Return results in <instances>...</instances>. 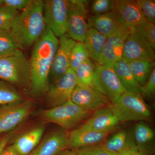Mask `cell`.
<instances>
[{
	"label": "cell",
	"instance_id": "6da1fadb",
	"mask_svg": "<svg viewBox=\"0 0 155 155\" xmlns=\"http://www.w3.org/2000/svg\"><path fill=\"white\" fill-rule=\"evenodd\" d=\"M59 40L49 28L34 45L29 62L31 91L35 96L47 93L49 77L54 57L58 49Z\"/></svg>",
	"mask_w": 155,
	"mask_h": 155
},
{
	"label": "cell",
	"instance_id": "7a4b0ae2",
	"mask_svg": "<svg viewBox=\"0 0 155 155\" xmlns=\"http://www.w3.org/2000/svg\"><path fill=\"white\" fill-rule=\"evenodd\" d=\"M43 12V1L31 0L15 17L11 32L20 50L30 48L46 29Z\"/></svg>",
	"mask_w": 155,
	"mask_h": 155
},
{
	"label": "cell",
	"instance_id": "3957f363",
	"mask_svg": "<svg viewBox=\"0 0 155 155\" xmlns=\"http://www.w3.org/2000/svg\"><path fill=\"white\" fill-rule=\"evenodd\" d=\"M109 107L119 121H147L151 112L141 95L125 91L111 102Z\"/></svg>",
	"mask_w": 155,
	"mask_h": 155
},
{
	"label": "cell",
	"instance_id": "277c9868",
	"mask_svg": "<svg viewBox=\"0 0 155 155\" xmlns=\"http://www.w3.org/2000/svg\"><path fill=\"white\" fill-rule=\"evenodd\" d=\"M39 114L44 121L55 123L67 130L74 128L87 119L90 112L83 110L70 101L58 107L42 110Z\"/></svg>",
	"mask_w": 155,
	"mask_h": 155
},
{
	"label": "cell",
	"instance_id": "5b68a950",
	"mask_svg": "<svg viewBox=\"0 0 155 155\" xmlns=\"http://www.w3.org/2000/svg\"><path fill=\"white\" fill-rule=\"evenodd\" d=\"M29 61L19 50L11 55L0 58V80L20 84L29 81Z\"/></svg>",
	"mask_w": 155,
	"mask_h": 155
},
{
	"label": "cell",
	"instance_id": "8992f818",
	"mask_svg": "<svg viewBox=\"0 0 155 155\" xmlns=\"http://www.w3.org/2000/svg\"><path fill=\"white\" fill-rule=\"evenodd\" d=\"M89 1L69 0L67 34L75 41L84 42L89 27Z\"/></svg>",
	"mask_w": 155,
	"mask_h": 155
},
{
	"label": "cell",
	"instance_id": "52a82bcc",
	"mask_svg": "<svg viewBox=\"0 0 155 155\" xmlns=\"http://www.w3.org/2000/svg\"><path fill=\"white\" fill-rule=\"evenodd\" d=\"M155 50L148 41L142 26H132L124 45L122 59L129 62L142 59L155 61Z\"/></svg>",
	"mask_w": 155,
	"mask_h": 155
},
{
	"label": "cell",
	"instance_id": "ba28073f",
	"mask_svg": "<svg viewBox=\"0 0 155 155\" xmlns=\"http://www.w3.org/2000/svg\"><path fill=\"white\" fill-rule=\"evenodd\" d=\"M69 1H43L45 24L57 37L66 34L68 29Z\"/></svg>",
	"mask_w": 155,
	"mask_h": 155
},
{
	"label": "cell",
	"instance_id": "9c48e42d",
	"mask_svg": "<svg viewBox=\"0 0 155 155\" xmlns=\"http://www.w3.org/2000/svg\"><path fill=\"white\" fill-rule=\"evenodd\" d=\"M33 104L23 100L0 106V134L13 130L32 113Z\"/></svg>",
	"mask_w": 155,
	"mask_h": 155
},
{
	"label": "cell",
	"instance_id": "30bf717a",
	"mask_svg": "<svg viewBox=\"0 0 155 155\" xmlns=\"http://www.w3.org/2000/svg\"><path fill=\"white\" fill-rule=\"evenodd\" d=\"M93 85L94 87L111 102L126 91L113 68L102 65L96 67Z\"/></svg>",
	"mask_w": 155,
	"mask_h": 155
},
{
	"label": "cell",
	"instance_id": "8fae6325",
	"mask_svg": "<svg viewBox=\"0 0 155 155\" xmlns=\"http://www.w3.org/2000/svg\"><path fill=\"white\" fill-rule=\"evenodd\" d=\"M132 26L124 25L107 38L101 54L99 65L113 68L122 59L123 48Z\"/></svg>",
	"mask_w": 155,
	"mask_h": 155
},
{
	"label": "cell",
	"instance_id": "7c38bea8",
	"mask_svg": "<svg viewBox=\"0 0 155 155\" xmlns=\"http://www.w3.org/2000/svg\"><path fill=\"white\" fill-rule=\"evenodd\" d=\"M76 85L75 71L69 68L61 78L50 85L46 93V100L51 108L71 101L72 92Z\"/></svg>",
	"mask_w": 155,
	"mask_h": 155
},
{
	"label": "cell",
	"instance_id": "4fadbf2b",
	"mask_svg": "<svg viewBox=\"0 0 155 155\" xmlns=\"http://www.w3.org/2000/svg\"><path fill=\"white\" fill-rule=\"evenodd\" d=\"M109 100L94 87L77 85L71 98L72 102L90 113L110 105Z\"/></svg>",
	"mask_w": 155,
	"mask_h": 155
},
{
	"label": "cell",
	"instance_id": "5bb4252c",
	"mask_svg": "<svg viewBox=\"0 0 155 155\" xmlns=\"http://www.w3.org/2000/svg\"><path fill=\"white\" fill-rule=\"evenodd\" d=\"M76 42L67 34L60 37L50 72L53 83L61 78L70 68V54Z\"/></svg>",
	"mask_w": 155,
	"mask_h": 155
},
{
	"label": "cell",
	"instance_id": "9a60e30c",
	"mask_svg": "<svg viewBox=\"0 0 155 155\" xmlns=\"http://www.w3.org/2000/svg\"><path fill=\"white\" fill-rule=\"evenodd\" d=\"M69 134L57 130L48 134L28 155H56L69 148Z\"/></svg>",
	"mask_w": 155,
	"mask_h": 155
},
{
	"label": "cell",
	"instance_id": "2e32d148",
	"mask_svg": "<svg viewBox=\"0 0 155 155\" xmlns=\"http://www.w3.org/2000/svg\"><path fill=\"white\" fill-rule=\"evenodd\" d=\"M108 133L96 131L81 125L69 134V148L77 150L95 146L105 139Z\"/></svg>",
	"mask_w": 155,
	"mask_h": 155
},
{
	"label": "cell",
	"instance_id": "e0dca14e",
	"mask_svg": "<svg viewBox=\"0 0 155 155\" xmlns=\"http://www.w3.org/2000/svg\"><path fill=\"white\" fill-rule=\"evenodd\" d=\"M115 11L122 24L130 26H139L147 21L137 1H115Z\"/></svg>",
	"mask_w": 155,
	"mask_h": 155
},
{
	"label": "cell",
	"instance_id": "ac0fdd59",
	"mask_svg": "<svg viewBox=\"0 0 155 155\" xmlns=\"http://www.w3.org/2000/svg\"><path fill=\"white\" fill-rule=\"evenodd\" d=\"M119 122V119L108 106L95 111L82 125L96 131L109 133Z\"/></svg>",
	"mask_w": 155,
	"mask_h": 155
},
{
	"label": "cell",
	"instance_id": "d6986e66",
	"mask_svg": "<svg viewBox=\"0 0 155 155\" xmlns=\"http://www.w3.org/2000/svg\"><path fill=\"white\" fill-rule=\"evenodd\" d=\"M45 131L43 126L34 127L19 134L13 145L21 155H28L38 145Z\"/></svg>",
	"mask_w": 155,
	"mask_h": 155
},
{
	"label": "cell",
	"instance_id": "ffe728a7",
	"mask_svg": "<svg viewBox=\"0 0 155 155\" xmlns=\"http://www.w3.org/2000/svg\"><path fill=\"white\" fill-rule=\"evenodd\" d=\"M88 25L89 28H94L108 38L123 24L120 22L116 11H114L98 16L90 15Z\"/></svg>",
	"mask_w": 155,
	"mask_h": 155
},
{
	"label": "cell",
	"instance_id": "44dd1931",
	"mask_svg": "<svg viewBox=\"0 0 155 155\" xmlns=\"http://www.w3.org/2000/svg\"><path fill=\"white\" fill-rule=\"evenodd\" d=\"M113 68L125 91L141 95V86L134 75L128 62L122 59L114 64Z\"/></svg>",
	"mask_w": 155,
	"mask_h": 155
},
{
	"label": "cell",
	"instance_id": "7402d4cb",
	"mask_svg": "<svg viewBox=\"0 0 155 155\" xmlns=\"http://www.w3.org/2000/svg\"><path fill=\"white\" fill-rule=\"evenodd\" d=\"M107 38V37L94 28H89L87 33L84 43L96 67L99 65L100 58Z\"/></svg>",
	"mask_w": 155,
	"mask_h": 155
},
{
	"label": "cell",
	"instance_id": "603a6c76",
	"mask_svg": "<svg viewBox=\"0 0 155 155\" xmlns=\"http://www.w3.org/2000/svg\"><path fill=\"white\" fill-rule=\"evenodd\" d=\"M134 138L138 150L150 153L153 152V142L155 138L153 129L148 125L140 122L136 125Z\"/></svg>",
	"mask_w": 155,
	"mask_h": 155
},
{
	"label": "cell",
	"instance_id": "cb8c5ba5",
	"mask_svg": "<svg viewBox=\"0 0 155 155\" xmlns=\"http://www.w3.org/2000/svg\"><path fill=\"white\" fill-rule=\"evenodd\" d=\"M104 148L111 152L119 154L125 150L136 146L134 138L126 130L117 132L103 144Z\"/></svg>",
	"mask_w": 155,
	"mask_h": 155
},
{
	"label": "cell",
	"instance_id": "d4e9b609",
	"mask_svg": "<svg viewBox=\"0 0 155 155\" xmlns=\"http://www.w3.org/2000/svg\"><path fill=\"white\" fill-rule=\"evenodd\" d=\"M128 63L136 80L141 86L144 85L155 68L154 61L142 59Z\"/></svg>",
	"mask_w": 155,
	"mask_h": 155
},
{
	"label": "cell",
	"instance_id": "484cf974",
	"mask_svg": "<svg viewBox=\"0 0 155 155\" xmlns=\"http://www.w3.org/2000/svg\"><path fill=\"white\" fill-rule=\"evenodd\" d=\"M96 66L90 58L83 62L75 72L77 85L94 87L93 78Z\"/></svg>",
	"mask_w": 155,
	"mask_h": 155
},
{
	"label": "cell",
	"instance_id": "4316f807",
	"mask_svg": "<svg viewBox=\"0 0 155 155\" xmlns=\"http://www.w3.org/2000/svg\"><path fill=\"white\" fill-rule=\"evenodd\" d=\"M89 58L88 50L84 43L76 42L70 54V68L75 71L78 67Z\"/></svg>",
	"mask_w": 155,
	"mask_h": 155
},
{
	"label": "cell",
	"instance_id": "83f0119b",
	"mask_svg": "<svg viewBox=\"0 0 155 155\" xmlns=\"http://www.w3.org/2000/svg\"><path fill=\"white\" fill-rule=\"evenodd\" d=\"M21 95L11 84L0 80V106L23 100Z\"/></svg>",
	"mask_w": 155,
	"mask_h": 155
},
{
	"label": "cell",
	"instance_id": "f1b7e54d",
	"mask_svg": "<svg viewBox=\"0 0 155 155\" xmlns=\"http://www.w3.org/2000/svg\"><path fill=\"white\" fill-rule=\"evenodd\" d=\"M19 50L11 31H0V58L11 55Z\"/></svg>",
	"mask_w": 155,
	"mask_h": 155
},
{
	"label": "cell",
	"instance_id": "f546056e",
	"mask_svg": "<svg viewBox=\"0 0 155 155\" xmlns=\"http://www.w3.org/2000/svg\"><path fill=\"white\" fill-rule=\"evenodd\" d=\"M19 11L3 5L0 7V31H11L15 17Z\"/></svg>",
	"mask_w": 155,
	"mask_h": 155
},
{
	"label": "cell",
	"instance_id": "4dcf8cb0",
	"mask_svg": "<svg viewBox=\"0 0 155 155\" xmlns=\"http://www.w3.org/2000/svg\"><path fill=\"white\" fill-rule=\"evenodd\" d=\"M115 11V1L95 0L92 2L89 12L91 16H98Z\"/></svg>",
	"mask_w": 155,
	"mask_h": 155
},
{
	"label": "cell",
	"instance_id": "1f68e13d",
	"mask_svg": "<svg viewBox=\"0 0 155 155\" xmlns=\"http://www.w3.org/2000/svg\"><path fill=\"white\" fill-rule=\"evenodd\" d=\"M137 1L147 21L155 24V0H138Z\"/></svg>",
	"mask_w": 155,
	"mask_h": 155
},
{
	"label": "cell",
	"instance_id": "d6a6232c",
	"mask_svg": "<svg viewBox=\"0 0 155 155\" xmlns=\"http://www.w3.org/2000/svg\"><path fill=\"white\" fill-rule=\"evenodd\" d=\"M76 150L78 155H118L116 153L111 152L104 148L101 145L81 148Z\"/></svg>",
	"mask_w": 155,
	"mask_h": 155
},
{
	"label": "cell",
	"instance_id": "836d02e7",
	"mask_svg": "<svg viewBox=\"0 0 155 155\" xmlns=\"http://www.w3.org/2000/svg\"><path fill=\"white\" fill-rule=\"evenodd\" d=\"M155 68L153 69L146 82L141 86V95L143 97L150 98L155 95Z\"/></svg>",
	"mask_w": 155,
	"mask_h": 155
},
{
	"label": "cell",
	"instance_id": "e575fe53",
	"mask_svg": "<svg viewBox=\"0 0 155 155\" xmlns=\"http://www.w3.org/2000/svg\"><path fill=\"white\" fill-rule=\"evenodd\" d=\"M144 29L146 37L152 48L155 49V25L146 21L141 25Z\"/></svg>",
	"mask_w": 155,
	"mask_h": 155
},
{
	"label": "cell",
	"instance_id": "d590c367",
	"mask_svg": "<svg viewBox=\"0 0 155 155\" xmlns=\"http://www.w3.org/2000/svg\"><path fill=\"white\" fill-rule=\"evenodd\" d=\"M31 0H4V5L18 11H22L28 6Z\"/></svg>",
	"mask_w": 155,
	"mask_h": 155
},
{
	"label": "cell",
	"instance_id": "8d00e7d4",
	"mask_svg": "<svg viewBox=\"0 0 155 155\" xmlns=\"http://www.w3.org/2000/svg\"><path fill=\"white\" fill-rule=\"evenodd\" d=\"M12 136V134H7L2 136L0 137V155L3 151V150L8 146V143L11 140Z\"/></svg>",
	"mask_w": 155,
	"mask_h": 155
},
{
	"label": "cell",
	"instance_id": "74e56055",
	"mask_svg": "<svg viewBox=\"0 0 155 155\" xmlns=\"http://www.w3.org/2000/svg\"><path fill=\"white\" fill-rule=\"evenodd\" d=\"M1 155H21L16 150L13 145L7 146L3 150Z\"/></svg>",
	"mask_w": 155,
	"mask_h": 155
},
{
	"label": "cell",
	"instance_id": "f35d334b",
	"mask_svg": "<svg viewBox=\"0 0 155 155\" xmlns=\"http://www.w3.org/2000/svg\"><path fill=\"white\" fill-rule=\"evenodd\" d=\"M56 155H78L76 150L67 148L62 151Z\"/></svg>",
	"mask_w": 155,
	"mask_h": 155
},
{
	"label": "cell",
	"instance_id": "ab89813d",
	"mask_svg": "<svg viewBox=\"0 0 155 155\" xmlns=\"http://www.w3.org/2000/svg\"><path fill=\"white\" fill-rule=\"evenodd\" d=\"M150 153L138 150L137 148L134 150L131 155H151Z\"/></svg>",
	"mask_w": 155,
	"mask_h": 155
},
{
	"label": "cell",
	"instance_id": "60d3db41",
	"mask_svg": "<svg viewBox=\"0 0 155 155\" xmlns=\"http://www.w3.org/2000/svg\"><path fill=\"white\" fill-rule=\"evenodd\" d=\"M136 148H137V147L136 146L133 147L131 148L123 151L122 152L119 153L118 155H131V154L133 152L134 150Z\"/></svg>",
	"mask_w": 155,
	"mask_h": 155
},
{
	"label": "cell",
	"instance_id": "b9f144b4",
	"mask_svg": "<svg viewBox=\"0 0 155 155\" xmlns=\"http://www.w3.org/2000/svg\"><path fill=\"white\" fill-rule=\"evenodd\" d=\"M4 5V0H0V6Z\"/></svg>",
	"mask_w": 155,
	"mask_h": 155
},
{
	"label": "cell",
	"instance_id": "7bdbcfd3",
	"mask_svg": "<svg viewBox=\"0 0 155 155\" xmlns=\"http://www.w3.org/2000/svg\"><path fill=\"white\" fill-rule=\"evenodd\" d=\"M0 7H1V6H0Z\"/></svg>",
	"mask_w": 155,
	"mask_h": 155
}]
</instances>
